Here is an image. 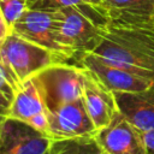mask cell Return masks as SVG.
<instances>
[{
    "mask_svg": "<svg viewBox=\"0 0 154 154\" xmlns=\"http://www.w3.org/2000/svg\"><path fill=\"white\" fill-rule=\"evenodd\" d=\"M89 52L154 79V17L108 18Z\"/></svg>",
    "mask_w": 154,
    "mask_h": 154,
    "instance_id": "cell-1",
    "label": "cell"
},
{
    "mask_svg": "<svg viewBox=\"0 0 154 154\" xmlns=\"http://www.w3.org/2000/svg\"><path fill=\"white\" fill-rule=\"evenodd\" d=\"M57 41L75 58L89 52L108 17L101 5H73L54 11Z\"/></svg>",
    "mask_w": 154,
    "mask_h": 154,
    "instance_id": "cell-2",
    "label": "cell"
},
{
    "mask_svg": "<svg viewBox=\"0 0 154 154\" xmlns=\"http://www.w3.org/2000/svg\"><path fill=\"white\" fill-rule=\"evenodd\" d=\"M0 63L19 84L55 63H65L49 49L10 32L0 46Z\"/></svg>",
    "mask_w": 154,
    "mask_h": 154,
    "instance_id": "cell-3",
    "label": "cell"
},
{
    "mask_svg": "<svg viewBox=\"0 0 154 154\" xmlns=\"http://www.w3.org/2000/svg\"><path fill=\"white\" fill-rule=\"evenodd\" d=\"M35 78L48 114L82 97L84 69L79 65L55 63L37 72Z\"/></svg>",
    "mask_w": 154,
    "mask_h": 154,
    "instance_id": "cell-4",
    "label": "cell"
},
{
    "mask_svg": "<svg viewBox=\"0 0 154 154\" xmlns=\"http://www.w3.org/2000/svg\"><path fill=\"white\" fill-rule=\"evenodd\" d=\"M75 59L79 66L113 93L143 91L154 87V79L111 64L90 52L79 53Z\"/></svg>",
    "mask_w": 154,
    "mask_h": 154,
    "instance_id": "cell-5",
    "label": "cell"
},
{
    "mask_svg": "<svg viewBox=\"0 0 154 154\" xmlns=\"http://www.w3.org/2000/svg\"><path fill=\"white\" fill-rule=\"evenodd\" d=\"M11 31L28 41L49 49L63 61L75 59V57L57 41L54 11L28 8L13 24Z\"/></svg>",
    "mask_w": 154,
    "mask_h": 154,
    "instance_id": "cell-6",
    "label": "cell"
},
{
    "mask_svg": "<svg viewBox=\"0 0 154 154\" xmlns=\"http://www.w3.org/2000/svg\"><path fill=\"white\" fill-rule=\"evenodd\" d=\"M106 154H146L143 132L119 111L112 120L93 135Z\"/></svg>",
    "mask_w": 154,
    "mask_h": 154,
    "instance_id": "cell-7",
    "label": "cell"
},
{
    "mask_svg": "<svg viewBox=\"0 0 154 154\" xmlns=\"http://www.w3.org/2000/svg\"><path fill=\"white\" fill-rule=\"evenodd\" d=\"M52 138L29 124L7 117L0 123V154H52Z\"/></svg>",
    "mask_w": 154,
    "mask_h": 154,
    "instance_id": "cell-8",
    "label": "cell"
},
{
    "mask_svg": "<svg viewBox=\"0 0 154 154\" xmlns=\"http://www.w3.org/2000/svg\"><path fill=\"white\" fill-rule=\"evenodd\" d=\"M48 116V137L52 140L88 137L93 136L96 131L82 97L60 106Z\"/></svg>",
    "mask_w": 154,
    "mask_h": 154,
    "instance_id": "cell-9",
    "label": "cell"
},
{
    "mask_svg": "<svg viewBox=\"0 0 154 154\" xmlns=\"http://www.w3.org/2000/svg\"><path fill=\"white\" fill-rule=\"evenodd\" d=\"M82 99L96 130L106 126L118 112L113 91L102 85L85 69Z\"/></svg>",
    "mask_w": 154,
    "mask_h": 154,
    "instance_id": "cell-10",
    "label": "cell"
},
{
    "mask_svg": "<svg viewBox=\"0 0 154 154\" xmlns=\"http://www.w3.org/2000/svg\"><path fill=\"white\" fill-rule=\"evenodd\" d=\"M118 111L142 132L154 130V87L143 91L113 93Z\"/></svg>",
    "mask_w": 154,
    "mask_h": 154,
    "instance_id": "cell-11",
    "label": "cell"
},
{
    "mask_svg": "<svg viewBox=\"0 0 154 154\" xmlns=\"http://www.w3.org/2000/svg\"><path fill=\"white\" fill-rule=\"evenodd\" d=\"M47 112L35 76L24 81L17 90L10 108V118L29 123L35 116ZM48 113V112H47Z\"/></svg>",
    "mask_w": 154,
    "mask_h": 154,
    "instance_id": "cell-12",
    "label": "cell"
},
{
    "mask_svg": "<svg viewBox=\"0 0 154 154\" xmlns=\"http://www.w3.org/2000/svg\"><path fill=\"white\" fill-rule=\"evenodd\" d=\"M101 7L108 18L154 17V0H105Z\"/></svg>",
    "mask_w": 154,
    "mask_h": 154,
    "instance_id": "cell-13",
    "label": "cell"
},
{
    "mask_svg": "<svg viewBox=\"0 0 154 154\" xmlns=\"http://www.w3.org/2000/svg\"><path fill=\"white\" fill-rule=\"evenodd\" d=\"M52 154H106L93 136L52 140Z\"/></svg>",
    "mask_w": 154,
    "mask_h": 154,
    "instance_id": "cell-14",
    "label": "cell"
},
{
    "mask_svg": "<svg viewBox=\"0 0 154 154\" xmlns=\"http://www.w3.org/2000/svg\"><path fill=\"white\" fill-rule=\"evenodd\" d=\"M28 2L29 0H0V13L10 28H12L22 14L29 8Z\"/></svg>",
    "mask_w": 154,
    "mask_h": 154,
    "instance_id": "cell-15",
    "label": "cell"
},
{
    "mask_svg": "<svg viewBox=\"0 0 154 154\" xmlns=\"http://www.w3.org/2000/svg\"><path fill=\"white\" fill-rule=\"evenodd\" d=\"M101 5V0H29L28 7L36 10H47V11H57L59 8L73 5Z\"/></svg>",
    "mask_w": 154,
    "mask_h": 154,
    "instance_id": "cell-16",
    "label": "cell"
},
{
    "mask_svg": "<svg viewBox=\"0 0 154 154\" xmlns=\"http://www.w3.org/2000/svg\"><path fill=\"white\" fill-rule=\"evenodd\" d=\"M18 89L19 84L14 81L8 70L0 63V91L12 102Z\"/></svg>",
    "mask_w": 154,
    "mask_h": 154,
    "instance_id": "cell-17",
    "label": "cell"
},
{
    "mask_svg": "<svg viewBox=\"0 0 154 154\" xmlns=\"http://www.w3.org/2000/svg\"><path fill=\"white\" fill-rule=\"evenodd\" d=\"M10 108H11V101L0 91V123L8 117Z\"/></svg>",
    "mask_w": 154,
    "mask_h": 154,
    "instance_id": "cell-18",
    "label": "cell"
},
{
    "mask_svg": "<svg viewBox=\"0 0 154 154\" xmlns=\"http://www.w3.org/2000/svg\"><path fill=\"white\" fill-rule=\"evenodd\" d=\"M146 154H154V130L143 132Z\"/></svg>",
    "mask_w": 154,
    "mask_h": 154,
    "instance_id": "cell-19",
    "label": "cell"
},
{
    "mask_svg": "<svg viewBox=\"0 0 154 154\" xmlns=\"http://www.w3.org/2000/svg\"><path fill=\"white\" fill-rule=\"evenodd\" d=\"M10 32H11V28L8 26V24L6 23L5 18L0 13V46H1V43L4 42V40L7 37V35Z\"/></svg>",
    "mask_w": 154,
    "mask_h": 154,
    "instance_id": "cell-20",
    "label": "cell"
},
{
    "mask_svg": "<svg viewBox=\"0 0 154 154\" xmlns=\"http://www.w3.org/2000/svg\"><path fill=\"white\" fill-rule=\"evenodd\" d=\"M102 1H105V0H101V2H102Z\"/></svg>",
    "mask_w": 154,
    "mask_h": 154,
    "instance_id": "cell-21",
    "label": "cell"
}]
</instances>
